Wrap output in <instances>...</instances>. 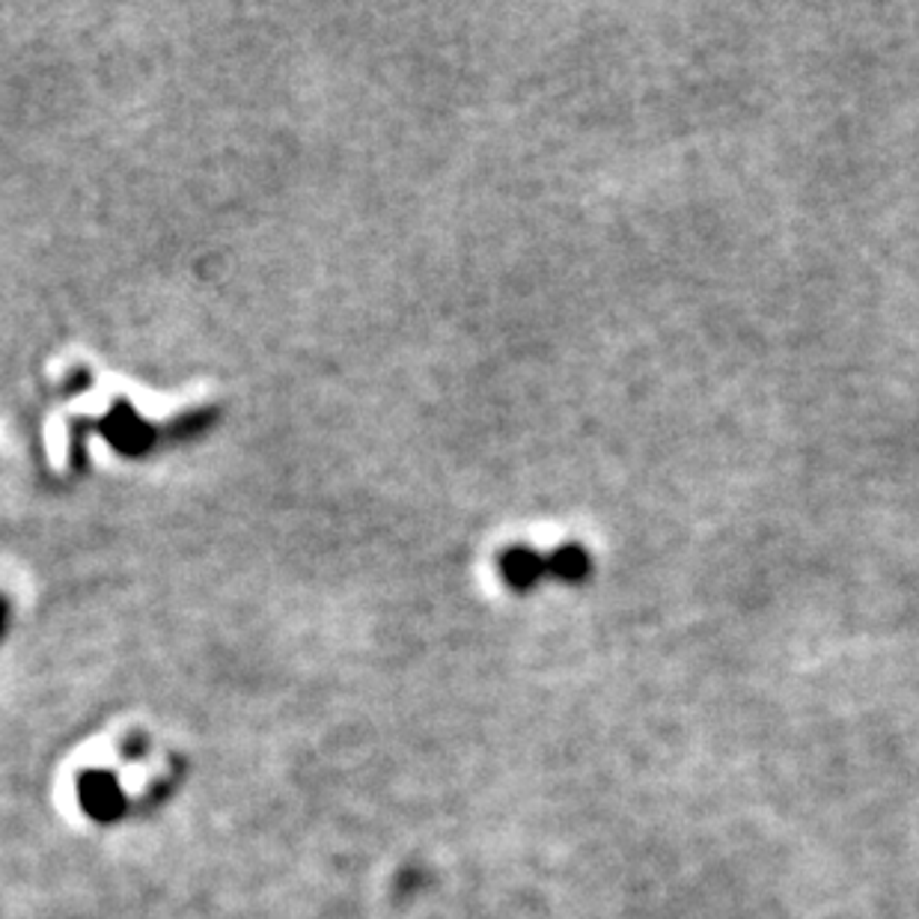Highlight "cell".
Here are the masks:
<instances>
[{"mask_svg": "<svg viewBox=\"0 0 919 919\" xmlns=\"http://www.w3.org/2000/svg\"><path fill=\"white\" fill-rule=\"evenodd\" d=\"M78 798H81V807L96 821L120 819L122 809H126V795H122L120 782L113 780L111 773H87L81 786H78Z\"/></svg>", "mask_w": 919, "mask_h": 919, "instance_id": "cell-1", "label": "cell"}, {"mask_svg": "<svg viewBox=\"0 0 919 919\" xmlns=\"http://www.w3.org/2000/svg\"><path fill=\"white\" fill-rule=\"evenodd\" d=\"M0 628H3V610H0Z\"/></svg>", "mask_w": 919, "mask_h": 919, "instance_id": "cell-2", "label": "cell"}]
</instances>
